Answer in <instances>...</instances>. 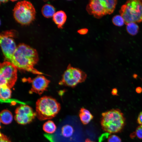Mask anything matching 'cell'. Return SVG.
Instances as JSON below:
<instances>
[{
    "label": "cell",
    "instance_id": "obj_28",
    "mask_svg": "<svg viewBox=\"0 0 142 142\" xmlns=\"http://www.w3.org/2000/svg\"><path fill=\"white\" fill-rule=\"evenodd\" d=\"M135 91L137 93H140L142 92V89L140 87H138L136 88Z\"/></svg>",
    "mask_w": 142,
    "mask_h": 142
},
{
    "label": "cell",
    "instance_id": "obj_27",
    "mask_svg": "<svg viewBox=\"0 0 142 142\" xmlns=\"http://www.w3.org/2000/svg\"><path fill=\"white\" fill-rule=\"evenodd\" d=\"M118 92L117 89L116 88H114L111 90V94L113 95H118Z\"/></svg>",
    "mask_w": 142,
    "mask_h": 142
},
{
    "label": "cell",
    "instance_id": "obj_11",
    "mask_svg": "<svg viewBox=\"0 0 142 142\" xmlns=\"http://www.w3.org/2000/svg\"><path fill=\"white\" fill-rule=\"evenodd\" d=\"M87 9L88 13L97 18H100L107 14L105 0H91Z\"/></svg>",
    "mask_w": 142,
    "mask_h": 142
},
{
    "label": "cell",
    "instance_id": "obj_4",
    "mask_svg": "<svg viewBox=\"0 0 142 142\" xmlns=\"http://www.w3.org/2000/svg\"><path fill=\"white\" fill-rule=\"evenodd\" d=\"M119 13L125 24L140 22L142 21V1L131 0L122 6Z\"/></svg>",
    "mask_w": 142,
    "mask_h": 142
},
{
    "label": "cell",
    "instance_id": "obj_15",
    "mask_svg": "<svg viewBox=\"0 0 142 142\" xmlns=\"http://www.w3.org/2000/svg\"><path fill=\"white\" fill-rule=\"evenodd\" d=\"M41 12L44 17L49 18L53 17L55 13V9L54 7L49 4H47L42 7Z\"/></svg>",
    "mask_w": 142,
    "mask_h": 142
},
{
    "label": "cell",
    "instance_id": "obj_13",
    "mask_svg": "<svg viewBox=\"0 0 142 142\" xmlns=\"http://www.w3.org/2000/svg\"><path fill=\"white\" fill-rule=\"evenodd\" d=\"M79 116L81 122L84 125L89 123L93 117L89 111L83 108L80 109Z\"/></svg>",
    "mask_w": 142,
    "mask_h": 142
},
{
    "label": "cell",
    "instance_id": "obj_24",
    "mask_svg": "<svg viewBox=\"0 0 142 142\" xmlns=\"http://www.w3.org/2000/svg\"><path fill=\"white\" fill-rule=\"evenodd\" d=\"M0 142H12V141L6 136L1 133Z\"/></svg>",
    "mask_w": 142,
    "mask_h": 142
},
{
    "label": "cell",
    "instance_id": "obj_22",
    "mask_svg": "<svg viewBox=\"0 0 142 142\" xmlns=\"http://www.w3.org/2000/svg\"><path fill=\"white\" fill-rule=\"evenodd\" d=\"M108 142H121L120 138L115 135H110L108 137Z\"/></svg>",
    "mask_w": 142,
    "mask_h": 142
},
{
    "label": "cell",
    "instance_id": "obj_12",
    "mask_svg": "<svg viewBox=\"0 0 142 142\" xmlns=\"http://www.w3.org/2000/svg\"><path fill=\"white\" fill-rule=\"evenodd\" d=\"M67 16L65 13L62 11H58L53 16V20L59 28H62L66 22Z\"/></svg>",
    "mask_w": 142,
    "mask_h": 142
},
{
    "label": "cell",
    "instance_id": "obj_5",
    "mask_svg": "<svg viewBox=\"0 0 142 142\" xmlns=\"http://www.w3.org/2000/svg\"><path fill=\"white\" fill-rule=\"evenodd\" d=\"M14 17L16 21L22 25H28L35 19L36 12L30 2L23 1L17 2L13 10Z\"/></svg>",
    "mask_w": 142,
    "mask_h": 142
},
{
    "label": "cell",
    "instance_id": "obj_26",
    "mask_svg": "<svg viewBox=\"0 0 142 142\" xmlns=\"http://www.w3.org/2000/svg\"><path fill=\"white\" fill-rule=\"evenodd\" d=\"M137 122L140 125H142V111L140 112L138 115Z\"/></svg>",
    "mask_w": 142,
    "mask_h": 142
},
{
    "label": "cell",
    "instance_id": "obj_16",
    "mask_svg": "<svg viewBox=\"0 0 142 142\" xmlns=\"http://www.w3.org/2000/svg\"><path fill=\"white\" fill-rule=\"evenodd\" d=\"M0 99L2 101H6L10 98L12 92L10 88L7 85H0Z\"/></svg>",
    "mask_w": 142,
    "mask_h": 142
},
{
    "label": "cell",
    "instance_id": "obj_21",
    "mask_svg": "<svg viewBox=\"0 0 142 142\" xmlns=\"http://www.w3.org/2000/svg\"><path fill=\"white\" fill-rule=\"evenodd\" d=\"M112 21L114 25L118 26H122L125 23L123 18L120 15L114 16L112 18Z\"/></svg>",
    "mask_w": 142,
    "mask_h": 142
},
{
    "label": "cell",
    "instance_id": "obj_20",
    "mask_svg": "<svg viewBox=\"0 0 142 142\" xmlns=\"http://www.w3.org/2000/svg\"><path fill=\"white\" fill-rule=\"evenodd\" d=\"M107 14L113 13L117 4V1L115 0H105Z\"/></svg>",
    "mask_w": 142,
    "mask_h": 142
},
{
    "label": "cell",
    "instance_id": "obj_18",
    "mask_svg": "<svg viewBox=\"0 0 142 142\" xmlns=\"http://www.w3.org/2000/svg\"><path fill=\"white\" fill-rule=\"evenodd\" d=\"M126 25V30L129 34L134 36L137 33L139 30V27L135 23L130 22Z\"/></svg>",
    "mask_w": 142,
    "mask_h": 142
},
{
    "label": "cell",
    "instance_id": "obj_6",
    "mask_svg": "<svg viewBox=\"0 0 142 142\" xmlns=\"http://www.w3.org/2000/svg\"><path fill=\"white\" fill-rule=\"evenodd\" d=\"M87 77V74L84 72L69 64L63 74L59 84L74 88L79 83L84 82Z\"/></svg>",
    "mask_w": 142,
    "mask_h": 142
},
{
    "label": "cell",
    "instance_id": "obj_14",
    "mask_svg": "<svg viewBox=\"0 0 142 142\" xmlns=\"http://www.w3.org/2000/svg\"><path fill=\"white\" fill-rule=\"evenodd\" d=\"M0 119L1 122L4 124L11 123L13 119V116L11 112L7 109L2 110L0 113Z\"/></svg>",
    "mask_w": 142,
    "mask_h": 142
},
{
    "label": "cell",
    "instance_id": "obj_17",
    "mask_svg": "<svg viewBox=\"0 0 142 142\" xmlns=\"http://www.w3.org/2000/svg\"><path fill=\"white\" fill-rule=\"evenodd\" d=\"M43 129L45 132L48 133L52 134L55 131L57 127L53 121L49 120L44 124Z\"/></svg>",
    "mask_w": 142,
    "mask_h": 142
},
{
    "label": "cell",
    "instance_id": "obj_8",
    "mask_svg": "<svg viewBox=\"0 0 142 142\" xmlns=\"http://www.w3.org/2000/svg\"><path fill=\"white\" fill-rule=\"evenodd\" d=\"M11 62L4 61L0 63V85L5 84L10 89L13 87L17 80V69Z\"/></svg>",
    "mask_w": 142,
    "mask_h": 142
},
{
    "label": "cell",
    "instance_id": "obj_3",
    "mask_svg": "<svg viewBox=\"0 0 142 142\" xmlns=\"http://www.w3.org/2000/svg\"><path fill=\"white\" fill-rule=\"evenodd\" d=\"M60 104L55 99L44 96L38 99L36 103V116L40 120L51 119L60 110Z\"/></svg>",
    "mask_w": 142,
    "mask_h": 142
},
{
    "label": "cell",
    "instance_id": "obj_1",
    "mask_svg": "<svg viewBox=\"0 0 142 142\" xmlns=\"http://www.w3.org/2000/svg\"><path fill=\"white\" fill-rule=\"evenodd\" d=\"M38 60V54L36 50L22 43L17 46L11 62L19 69L41 75L43 74L34 67Z\"/></svg>",
    "mask_w": 142,
    "mask_h": 142
},
{
    "label": "cell",
    "instance_id": "obj_19",
    "mask_svg": "<svg viewBox=\"0 0 142 142\" xmlns=\"http://www.w3.org/2000/svg\"><path fill=\"white\" fill-rule=\"evenodd\" d=\"M74 130L72 126L69 124L63 126L61 129V134L64 137L68 138L71 136L74 133Z\"/></svg>",
    "mask_w": 142,
    "mask_h": 142
},
{
    "label": "cell",
    "instance_id": "obj_2",
    "mask_svg": "<svg viewBox=\"0 0 142 142\" xmlns=\"http://www.w3.org/2000/svg\"><path fill=\"white\" fill-rule=\"evenodd\" d=\"M101 124L103 130L108 133L121 132L124 128L125 119L123 114L118 109H113L102 114Z\"/></svg>",
    "mask_w": 142,
    "mask_h": 142
},
{
    "label": "cell",
    "instance_id": "obj_23",
    "mask_svg": "<svg viewBox=\"0 0 142 142\" xmlns=\"http://www.w3.org/2000/svg\"><path fill=\"white\" fill-rule=\"evenodd\" d=\"M135 134L139 139H142V125H140L137 128Z\"/></svg>",
    "mask_w": 142,
    "mask_h": 142
},
{
    "label": "cell",
    "instance_id": "obj_9",
    "mask_svg": "<svg viewBox=\"0 0 142 142\" xmlns=\"http://www.w3.org/2000/svg\"><path fill=\"white\" fill-rule=\"evenodd\" d=\"M36 116V113L31 107L22 104L16 109L14 119L18 123L24 125L32 122Z\"/></svg>",
    "mask_w": 142,
    "mask_h": 142
},
{
    "label": "cell",
    "instance_id": "obj_25",
    "mask_svg": "<svg viewBox=\"0 0 142 142\" xmlns=\"http://www.w3.org/2000/svg\"><path fill=\"white\" fill-rule=\"evenodd\" d=\"M88 29L86 28H82L78 31V33L82 35L88 33Z\"/></svg>",
    "mask_w": 142,
    "mask_h": 142
},
{
    "label": "cell",
    "instance_id": "obj_30",
    "mask_svg": "<svg viewBox=\"0 0 142 142\" xmlns=\"http://www.w3.org/2000/svg\"><path fill=\"white\" fill-rule=\"evenodd\" d=\"M7 1H8V0H1L0 2H2L3 3H5L7 2Z\"/></svg>",
    "mask_w": 142,
    "mask_h": 142
},
{
    "label": "cell",
    "instance_id": "obj_10",
    "mask_svg": "<svg viewBox=\"0 0 142 142\" xmlns=\"http://www.w3.org/2000/svg\"><path fill=\"white\" fill-rule=\"evenodd\" d=\"M27 80L32 84V88L29 93H35L39 95L47 90L50 82L44 76L41 75L33 79L28 78Z\"/></svg>",
    "mask_w": 142,
    "mask_h": 142
},
{
    "label": "cell",
    "instance_id": "obj_7",
    "mask_svg": "<svg viewBox=\"0 0 142 142\" xmlns=\"http://www.w3.org/2000/svg\"><path fill=\"white\" fill-rule=\"evenodd\" d=\"M15 31L11 30L2 32L0 35V43L3 53L8 61L11 62L17 46L13 38Z\"/></svg>",
    "mask_w": 142,
    "mask_h": 142
},
{
    "label": "cell",
    "instance_id": "obj_29",
    "mask_svg": "<svg viewBox=\"0 0 142 142\" xmlns=\"http://www.w3.org/2000/svg\"><path fill=\"white\" fill-rule=\"evenodd\" d=\"M85 142H95L91 141L89 139H87L85 140Z\"/></svg>",
    "mask_w": 142,
    "mask_h": 142
}]
</instances>
